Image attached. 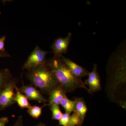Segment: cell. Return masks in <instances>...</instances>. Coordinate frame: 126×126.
<instances>
[{"mask_svg":"<svg viewBox=\"0 0 126 126\" xmlns=\"http://www.w3.org/2000/svg\"><path fill=\"white\" fill-rule=\"evenodd\" d=\"M49 107L52 113V119L59 121L63 114L60 110L59 106L54 105L49 106Z\"/></svg>","mask_w":126,"mask_h":126,"instance_id":"obj_16","label":"cell"},{"mask_svg":"<svg viewBox=\"0 0 126 126\" xmlns=\"http://www.w3.org/2000/svg\"><path fill=\"white\" fill-rule=\"evenodd\" d=\"M9 122V118L7 117L0 118V126H6Z\"/></svg>","mask_w":126,"mask_h":126,"instance_id":"obj_20","label":"cell"},{"mask_svg":"<svg viewBox=\"0 0 126 126\" xmlns=\"http://www.w3.org/2000/svg\"><path fill=\"white\" fill-rule=\"evenodd\" d=\"M47 63L57 79L60 86L65 93L72 92L79 88H83L89 93L88 88L81 78L72 73L62 61L60 56H54L47 61Z\"/></svg>","mask_w":126,"mask_h":126,"instance_id":"obj_1","label":"cell"},{"mask_svg":"<svg viewBox=\"0 0 126 126\" xmlns=\"http://www.w3.org/2000/svg\"><path fill=\"white\" fill-rule=\"evenodd\" d=\"M18 90L20 92L24 94L28 99L32 101H35L39 103H44L46 104L47 99L44 96L40 91L32 84L23 86L20 88H18Z\"/></svg>","mask_w":126,"mask_h":126,"instance_id":"obj_5","label":"cell"},{"mask_svg":"<svg viewBox=\"0 0 126 126\" xmlns=\"http://www.w3.org/2000/svg\"><path fill=\"white\" fill-rule=\"evenodd\" d=\"M47 106V104H44L42 107L34 105L31 106L30 108L28 109L27 112L29 115L35 119H38L41 116L42 112V109L44 107Z\"/></svg>","mask_w":126,"mask_h":126,"instance_id":"obj_14","label":"cell"},{"mask_svg":"<svg viewBox=\"0 0 126 126\" xmlns=\"http://www.w3.org/2000/svg\"><path fill=\"white\" fill-rule=\"evenodd\" d=\"M26 77L33 86L39 89L42 93L47 95H49L60 86L47 62L44 64L27 70Z\"/></svg>","mask_w":126,"mask_h":126,"instance_id":"obj_2","label":"cell"},{"mask_svg":"<svg viewBox=\"0 0 126 126\" xmlns=\"http://www.w3.org/2000/svg\"><path fill=\"white\" fill-rule=\"evenodd\" d=\"M88 78L84 81L85 85L89 87V93L92 94L93 93L96 92L101 89L100 82V77L97 70V65L96 64L94 65L92 71L89 72L88 75Z\"/></svg>","mask_w":126,"mask_h":126,"instance_id":"obj_6","label":"cell"},{"mask_svg":"<svg viewBox=\"0 0 126 126\" xmlns=\"http://www.w3.org/2000/svg\"><path fill=\"white\" fill-rule=\"evenodd\" d=\"M48 53V52L41 49L38 46H36L25 62L23 69L28 70L45 63L47 62L46 56Z\"/></svg>","mask_w":126,"mask_h":126,"instance_id":"obj_4","label":"cell"},{"mask_svg":"<svg viewBox=\"0 0 126 126\" xmlns=\"http://www.w3.org/2000/svg\"><path fill=\"white\" fill-rule=\"evenodd\" d=\"M60 105H61L64 109L65 112L70 114L74 111L75 101L74 100H70L65 94L60 102Z\"/></svg>","mask_w":126,"mask_h":126,"instance_id":"obj_12","label":"cell"},{"mask_svg":"<svg viewBox=\"0 0 126 126\" xmlns=\"http://www.w3.org/2000/svg\"><path fill=\"white\" fill-rule=\"evenodd\" d=\"M60 58L75 76L80 78L88 76L89 72L83 67L78 65L70 59L65 58L63 55L60 56Z\"/></svg>","mask_w":126,"mask_h":126,"instance_id":"obj_8","label":"cell"},{"mask_svg":"<svg viewBox=\"0 0 126 126\" xmlns=\"http://www.w3.org/2000/svg\"><path fill=\"white\" fill-rule=\"evenodd\" d=\"M17 79H11L0 90V110H3L16 103L15 90Z\"/></svg>","mask_w":126,"mask_h":126,"instance_id":"obj_3","label":"cell"},{"mask_svg":"<svg viewBox=\"0 0 126 126\" xmlns=\"http://www.w3.org/2000/svg\"><path fill=\"white\" fill-rule=\"evenodd\" d=\"M12 78V75L9 69L4 68L0 69V90Z\"/></svg>","mask_w":126,"mask_h":126,"instance_id":"obj_13","label":"cell"},{"mask_svg":"<svg viewBox=\"0 0 126 126\" xmlns=\"http://www.w3.org/2000/svg\"><path fill=\"white\" fill-rule=\"evenodd\" d=\"M84 120L77 113L73 112V114L70 115L69 126H82Z\"/></svg>","mask_w":126,"mask_h":126,"instance_id":"obj_15","label":"cell"},{"mask_svg":"<svg viewBox=\"0 0 126 126\" xmlns=\"http://www.w3.org/2000/svg\"><path fill=\"white\" fill-rule=\"evenodd\" d=\"M34 126H47L45 124L43 123H40Z\"/></svg>","mask_w":126,"mask_h":126,"instance_id":"obj_22","label":"cell"},{"mask_svg":"<svg viewBox=\"0 0 126 126\" xmlns=\"http://www.w3.org/2000/svg\"><path fill=\"white\" fill-rule=\"evenodd\" d=\"M74 100L75 105L73 112L78 113L84 121L88 110L84 99L82 97H76Z\"/></svg>","mask_w":126,"mask_h":126,"instance_id":"obj_10","label":"cell"},{"mask_svg":"<svg viewBox=\"0 0 126 126\" xmlns=\"http://www.w3.org/2000/svg\"><path fill=\"white\" fill-rule=\"evenodd\" d=\"M72 37V34L69 33L64 38H58L54 40L51 46V48L55 56H60L67 51Z\"/></svg>","mask_w":126,"mask_h":126,"instance_id":"obj_7","label":"cell"},{"mask_svg":"<svg viewBox=\"0 0 126 126\" xmlns=\"http://www.w3.org/2000/svg\"><path fill=\"white\" fill-rule=\"evenodd\" d=\"M66 94L62 88L59 86L49 95V97L47 99L48 104H47V106L49 107L54 105L59 106L61 100Z\"/></svg>","mask_w":126,"mask_h":126,"instance_id":"obj_9","label":"cell"},{"mask_svg":"<svg viewBox=\"0 0 126 126\" xmlns=\"http://www.w3.org/2000/svg\"><path fill=\"white\" fill-rule=\"evenodd\" d=\"M6 36L3 35L0 38V52H5V43Z\"/></svg>","mask_w":126,"mask_h":126,"instance_id":"obj_18","label":"cell"},{"mask_svg":"<svg viewBox=\"0 0 126 126\" xmlns=\"http://www.w3.org/2000/svg\"><path fill=\"white\" fill-rule=\"evenodd\" d=\"M70 116V114L69 113L66 112L63 113L61 119L59 121L58 126H69Z\"/></svg>","mask_w":126,"mask_h":126,"instance_id":"obj_17","label":"cell"},{"mask_svg":"<svg viewBox=\"0 0 126 126\" xmlns=\"http://www.w3.org/2000/svg\"><path fill=\"white\" fill-rule=\"evenodd\" d=\"M12 126H24L23 118L22 116H19L15 123Z\"/></svg>","mask_w":126,"mask_h":126,"instance_id":"obj_19","label":"cell"},{"mask_svg":"<svg viewBox=\"0 0 126 126\" xmlns=\"http://www.w3.org/2000/svg\"><path fill=\"white\" fill-rule=\"evenodd\" d=\"M16 87V90L15 101L16 103L22 109H29L32 106L27 97L20 92Z\"/></svg>","mask_w":126,"mask_h":126,"instance_id":"obj_11","label":"cell"},{"mask_svg":"<svg viewBox=\"0 0 126 126\" xmlns=\"http://www.w3.org/2000/svg\"><path fill=\"white\" fill-rule=\"evenodd\" d=\"M10 57V55L7 52H0V58H5V57Z\"/></svg>","mask_w":126,"mask_h":126,"instance_id":"obj_21","label":"cell"}]
</instances>
